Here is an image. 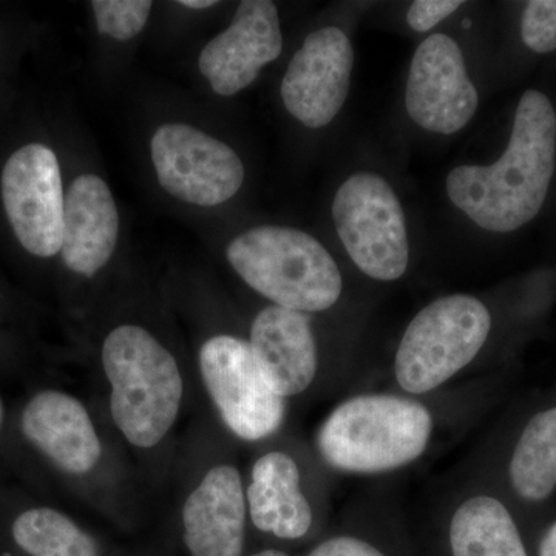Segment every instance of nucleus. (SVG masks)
<instances>
[{"mask_svg": "<svg viewBox=\"0 0 556 556\" xmlns=\"http://www.w3.org/2000/svg\"><path fill=\"white\" fill-rule=\"evenodd\" d=\"M556 113L546 94L527 90L515 115L510 142L492 166L450 172V200L479 228L511 232L540 214L555 172Z\"/></svg>", "mask_w": 556, "mask_h": 556, "instance_id": "obj_1", "label": "nucleus"}, {"mask_svg": "<svg viewBox=\"0 0 556 556\" xmlns=\"http://www.w3.org/2000/svg\"><path fill=\"white\" fill-rule=\"evenodd\" d=\"M110 413L134 447H156L177 422L185 382L174 354L148 329L121 325L102 343Z\"/></svg>", "mask_w": 556, "mask_h": 556, "instance_id": "obj_2", "label": "nucleus"}, {"mask_svg": "<svg viewBox=\"0 0 556 556\" xmlns=\"http://www.w3.org/2000/svg\"><path fill=\"white\" fill-rule=\"evenodd\" d=\"M226 255L244 283L281 308L320 313L342 294V276L320 241L299 229L262 226L230 241Z\"/></svg>", "mask_w": 556, "mask_h": 556, "instance_id": "obj_3", "label": "nucleus"}, {"mask_svg": "<svg viewBox=\"0 0 556 556\" xmlns=\"http://www.w3.org/2000/svg\"><path fill=\"white\" fill-rule=\"evenodd\" d=\"M431 427L428 409L412 399L357 396L343 402L325 420L317 444L331 467L380 473L422 455Z\"/></svg>", "mask_w": 556, "mask_h": 556, "instance_id": "obj_4", "label": "nucleus"}, {"mask_svg": "<svg viewBox=\"0 0 556 556\" xmlns=\"http://www.w3.org/2000/svg\"><path fill=\"white\" fill-rule=\"evenodd\" d=\"M492 317L466 294L426 306L408 325L396 354V379L408 393H428L467 367L484 346Z\"/></svg>", "mask_w": 556, "mask_h": 556, "instance_id": "obj_5", "label": "nucleus"}, {"mask_svg": "<svg viewBox=\"0 0 556 556\" xmlns=\"http://www.w3.org/2000/svg\"><path fill=\"white\" fill-rule=\"evenodd\" d=\"M332 218L362 273L383 281L404 276L409 260L407 223L386 179L369 172L348 178L336 193Z\"/></svg>", "mask_w": 556, "mask_h": 556, "instance_id": "obj_6", "label": "nucleus"}, {"mask_svg": "<svg viewBox=\"0 0 556 556\" xmlns=\"http://www.w3.org/2000/svg\"><path fill=\"white\" fill-rule=\"evenodd\" d=\"M199 364L208 396L237 438L254 442L276 433L287 405L263 378L247 340L214 336L200 348Z\"/></svg>", "mask_w": 556, "mask_h": 556, "instance_id": "obj_7", "label": "nucleus"}, {"mask_svg": "<svg viewBox=\"0 0 556 556\" xmlns=\"http://www.w3.org/2000/svg\"><path fill=\"white\" fill-rule=\"evenodd\" d=\"M150 155L161 188L185 203L218 206L243 186L239 155L188 124L161 126L150 141Z\"/></svg>", "mask_w": 556, "mask_h": 556, "instance_id": "obj_8", "label": "nucleus"}, {"mask_svg": "<svg viewBox=\"0 0 556 556\" xmlns=\"http://www.w3.org/2000/svg\"><path fill=\"white\" fill-rule=\"evenodd\" d=\"M2 200L14 236L30 254H60L64 233L65 197L60 163L47 146L16 150L2 172Z\"/></svg>", "mask_w": 556, "mask_h": 556, "instance_id": "obj_9", "label": "nucleus"}, {"mask_svg": "<svg viewBox=\"0 0 556 556\" xmlns=\"http://www.w3.org/2000/svg\"><path fill=\"white\" fill-rule=\"evenodd\" d=\"M405 101L417 126L434 134H456L470 123L478 109V91L456 40L437 33L417 47Z\"/></svg>", "mask_w": 556, "mask_h": 556, "instance_id": "obj_10", "label": "nucleus"}, {"mask_svg": "<svg viewBox=\"0 0 556 556\" xmlns=\"http://www.w3.org/2000/svg\"><path fill=\"white\" fill-rule=\"evenodd\" d=\"M353 64V46L340 28L311 33L281 80L285 108L309 129L328 126L345 104Z\"/></svg>", "mask_w": 556, "mask_h": 556, "instance_id": "obj_11", "label": "nucleus"}, {"mask_svg": "<svg viewBox=\"0 0 556 556\" xmlns=\"http://www.w3.org/2000/svg\"><path fill=\"white\" fill-rule=\"evenodd\" d=\"M283 49L276 3L244 0L232 24L201 50L199 68L222 97H232L257 79L260 70L276 61Z\"/></svg>", "mask_w": 556, "mask_h": 556, "instance_id": "obj_12", "label": "nucleus"}, {"mask_svg": "<svg viewBox=\"0 0 556 556\" xmlns=\"http://www.w3.org/2000/svg\"><path fill=\"white\" fill-rule=\"evenodd\" d=\"M182 540L190 556H241L247 500L239 470L211 468L182 506Z\"/></svg>", "mask_w": 556, "mask_h": 556, "instance_id": "obj_13", "label": "nucleus"}, {"mask_svg": "<svg viewBox=\"0 0 556 556\" xmlns=\"http://www.w3.org/2000/svg\"><path fill=\"white\" fill-rule=\"evenodd\" d=\"M21 430L33 447L70 475H87L100 464L101 439L83 402L64 391L33 396L21 416Z\"/></svg>", "mask_w": 556, "mask_h": 556, "instance_id": "obj_14", "label": "nucleus"}, {"mask_svg": "<svg viewBox=\"0 0 556 556\" xmlns=\"http://www.w3.org/2000/svg\"><path fill=\"white\" fill-rule=\"evenodd\" d=\"M263 378L283 399L303 393L317 372V346L309 317L273 305L260 311L249 340Z\"/></svg>", "mask_w": 556, "mask_h": 556, "instance_id": "obj_15", "label": "nucleus"}, {"mask_svg": "<svg viewBox=\"0 0 556 556\" xmlns=\"http://www.w3.org/2000/svg\"><path fill=\"white\" fill-rule=\"evenodd\" d=\"M119 214L108 182L80 175L65 195L62 260L83 277H93L112 258L118 243Z\"/></svg>", "mask_w": 556, "mask_h": 556, "instance_id": "obj_16", "label": "nucleus"}, {"mask_svg": "<svg viewBox=\"0 0 556 556\" xmlns=\"http://www.w3.org/2000/svg\"><path fill=\"white\" fill-rule=\"evenodd\" d=\"M248 506L258 530L281 540H299L313 525V510L300 489L298 464L287 453L270 452L252 468Z\"/></svg>", "mask_w": 556, "mask_h": 556, "instance_id": "obj_17", "label": "nucleus"}, {"mask_svg": "<svg viewBox=\"0 0 556 556\" xmlns=\"http://www.w3.org/2000/svg\"><path fill=\"white\" fill-rule=\"evenodd\" d=\"M450 543L453 556H527L514 518L490 496L473 497L457 508Z\"/></svg>", "mask_w": 556, "mask_h": 556, "instance_id": "obj_18", "label": "nucleus"}, {"mask_svg": "<svg viewBox=\"0 0 556 556\" xmlns=\"http://www.w3.org/2000/svg\"><path fill=\"white\" fill-rule=\"evenodd\" d=\"M510 479L519 496L544 501L556 489V407L527 424L510 460Z\"/></svg>", "mask_w": 556, "mask_h": 556, "instance_id": "obj_19", "label": "nucleus"}, {"mask_svg": "<svg viewBox=\"0 0 556 556\" xmlns=\"http://www.w3.org/2000/svg\"><path fill=\"white\" fill-rule=\"evenodd\" d=\"M11 533L14 543L30 556H100L94 538L54 508L22 511Z\"/></svg>", "mask_w": 556, "mask_h": 556, "instance_id": "obj_20", "label": "nucleus"}, {"mask_svg": "<svg viewBox=\"0 0 556 556\" xmlns=\"http://www.w3.org/2000/svg\"><path fill=\"white\" fill-rule=\"evenodd\" d=\"M98 31L116 40L134 39L148 25L150 0H93Z\"/></svg>", "mask_w": 556, "mask_h": 556, "instance_id": "obj_21", "label": "nucleus"}, {"mask_svg": "<svg viewBox=\"0 0 556 556\" xmlns=\"http://www.w3.org/2000/svg\"><path fill=\"white\" fill-rule=\"evenodd\" d=\"M521 38L536 53L556 50V0H532L527 3L522 14Z\"/></svg>", "mask_w": 556, "mask_h": 556, "instance_id": "obj_22", "label": "nucleus"}, {"mask_svg": "<svg viewBox=\"0 0 556 556\" xmlns=\"http://www.w3.org/2000/svg\"><path fill=\"white\" fill-rule=\"evenodd\" d=\"M463 2L459 0H416L409 7L407 21L416 31H428L437 27L450 14L455 13Z\"/></svg>", "mask_w": 556, "mask_h": 556, "instance_id": "obj_23", "label": "nucleus"}, {"mask_svg": "<svg viewBox=\"0 0 556 556\" xmlns=\"http://www.w3.org/2000/svg\"><path fill=\"white\" fill-rule=\"evenodd\" d=\"M308 556H386L378 548L356 538H332L314 548Z\"/></svg>", "mask_w": 556, "mask_h": 556, "instance_id": "obj_24", "label": "nucleus"}, {"mask_svg": "<svg viewBox=\"0 0 556 556\" xmlns=\"http://www.w3.org/2000/svg\"><path fill=\"white\" fill-rule=\"evenodd\" d=\"M540 556H556V522L541 541Z\"/></svg>", "mask_w": 556, "mask_h": 556, "instance_id": "obj_25", "label": "nucleus"}, {"mask_svg": "<svg viewBox=\"0 0 556 556\" xmlns=\"http://www.w3.org/2000/svg\"><path fill=\"white\" fill-rule=\"evenodd\" d=\"M217 3L214 0H181L179 5L186 7V9L203 10L211 9V7L217 5Z\"/></svg>", "mask_w": 556, "mask_h": 556, "instance_id": "obj_26", "label": "nucleus"}, {"mask_svg": "<svg viewBox=\"0 0 556 556\" xmlns=\"http://www.w3.org/2000/svg\"><path fill=\"white\" fill-rule=\"evenodd\" d=\"M251 556H289V555L283 554V552H278V551H263V552H258V554H254Z\"/></svg>", "mask_w": 556, "mask_h": 556, "instance_id": "obj_27", "label": "nucleus"}, {"mask_svg": "<svg viewBox=\"0 0 556 556\" xmlns=\"http://www.w3.org/2000/svg\"><path fill=\"white\" fill-rule=\"evenodd\" d=\"M2 417H3L2 402H0V426H2Z\"/></svg>", "mask_w": 556, "mask_h": 556, "instance_id": "obj_28", "label": "nucleus"}]
</instances>
